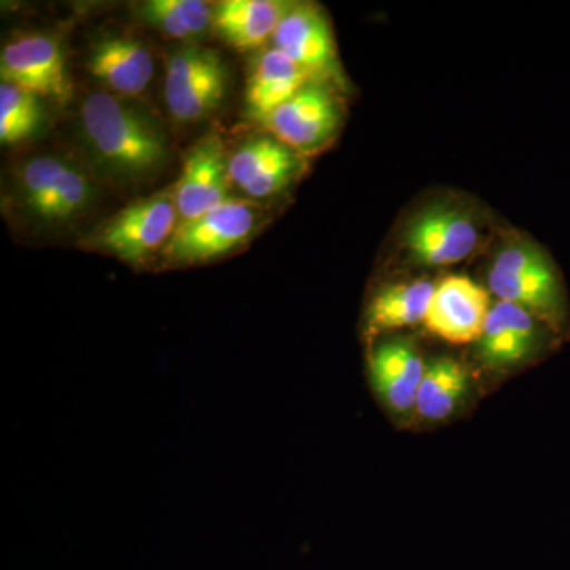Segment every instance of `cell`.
<instances>
[{"instance_id":"1","label":"cell","mask_w":570,"mask_h":570,"mask_svg":"<svg viewBox=\"0 0 570 570\" xmlns=\"http://www.w3.org/2000/svg\"><path fill=\"white\" fill-rule=\"evenodd\" d=\"M81 127L89 151L112 175L145 178L167 163V142L156 124L111 94L92 92L85 100Z\"/></svg>"},{"instance_id":"2","label":"cell","mask_w":570,"mask_h":570,"mask_svg":"<svg viewBox=\"0 0 570 570\" xmlns=\"http://www.w3.org/2000/svg\"><path fill=\"white\" fill-rule=\"evenodd\" d=\"M489 284L501 302L523 307L550 325H561L564 296L560 277L539 247L513 245L502 249L494 258Z\"/></svg>"},{"instance_id":"3","label":"cell","mask_w":570,"mask_h":570,"mask_svg":"<svg viewBox=\"0 0 570 570\" xmlns=\"http://www.w3.org/2000/svg\"><path fill=\"white\" fill-rule=\"evenodd\" d=\"M178 227L174 189L164 190L126 206L100 224L86 239V246L138 264L164 249Z\"/></svg>"},{"instance_id":"4","label":"cell","mask_w":570,"mask_h":570,"mask_svg":"<svg viewBox=\"0 0 570 570\" xmlns=\"http://www.w3.org/2000/svg\"><path fill=\"white\" fill-rule=\"evenodd\" d=\"M18 198L32 219L61 224L88 208L92 184L80 168L61 157H33L18 174Z\"/></svg>"},{"instance_id":"5","label":"cell","mask_w":570,"mask_h":570,"mask_svg":"<svg viewBox=\"0 0 570 570\" xmlns=\"http://www.w3.org/2000/svg\"><path fill=\"white\" fill-rule=\"evenodd\" d=\"M257 225V206L228 198L204 216L178 225L163 249L164 258L178 265L214 261L245 245Z\"/></svg>"},{"instance_id":"6","label":"cell","mask_w":570,"mask_h":570,"mask_svg":"<svg viewBox=\"0 0 570 570\" xmlns=\"http://www.w3.org/2000/svg\"><path fill=\"white\" fill-rule=\"evenodd\" d=\"M227 67L216 51L187 47L176 51L165 73V102L179 122H198L223 104Z\"/></svg>"},{"instance_id":"7","label":"cell","mask_w":570,"mask_h":570,"mask_svg":"<svg viewBox=\"0 0 570 570\" xmlns=\"http://www.w3.org/2000/svg\"><path fill=\"white\" fill-rule=\"evenodd\" d=\"M261 122L276 140L299 156H313L335 140L343 110L335 94L318 82H311Z\"/></svg>"},{"instance_id":"8","label":"cell","mask_w":570,"mask_h":570,"mask_svg":"<svg viewBox=\"0 0 570 570\" xmlns=\"http://www.w3.org/2000/svg\"><path fill=\"white\" fill-rule=\"evenodd\" d=\"M2 81L39 96L66 102L71 97L61 43L48 33H28L6 45L0 56Z\"/></svg>"},{"instance_id":"9","label":"cell","mask_w":570,"mask_h":570,"mask_svg":"<svg viewBox=\"0 0 570 570\" xmlns=\"http://www.w3.org/2000/svg\"><path fill=\"white\" fill-rule=\"evenodd\" d=\"M490 294L464 276H449L434 285L425 321L433 335L452 344L480 341L490 316Z\"/></svg>"},{"instance_id":"10","label":"cell","mask_w":570,"mask_h":570,"mask_svg":"<svg viewBox=\"0 0 570 570\" xmlns=\"http://www.w3.org/2000/svg\"><path fill=\"white\" fill-rule=\"evenodd\" d=\"M228 156L224 141L208 135L187 154L174 187L178 225L189 223L228 200Z\"/></svg>"},{"instance_id":"11","label":"cell","mask_w":570,"mask_h":570,"mask_svg":"<svg viewBox=\"0 0 570 570\" xmlns=\"http://www.w3.org/2000/svg\"><path fill=\"white\" fill-rule=\"evenodd\" d=\"M302 168L299 154L276 138L246 141L228 156V181L253 198H268L284 190Z\"/></svg>"},{"instance_id":"12","label":"cell","mask_w":570,"mask_h":570,"mask_svg":"<svg viewBox=\"0 0 570 570\" xmlns=\"http://www.w3.org/2000/svg\"><path fill=\"white\" fill-rule=\"evenodd\" d=\"M273 47L314 77H336V43L324 11L313 3H294L273 36Z\"/></svg>"},{"instance_id":"13","label":"cell","mask_w":570,"mask_h":570,"mask_svg":"<svg viewBox=\"0 0 570 570\" xmlns=\"http://www.w3.org/2000/svg\"><path fill=\"white\" fill-rule=\"evenodd\" d=\"M479 230L466 214L433 209L422 214L406 235L409 250L422 264L445 266L466 261L479 246Z\"/></svg>"},{"instance_id":"14","label":"cell","mask_w":570,"mask_h":570,"mask_svg":"<svg viewBox=\"0 0 570 570\" xmlns=\"http://www.w3.org/2000/svg\"><path fill=\"white\" fill-rule=\"evenodd\" d=\"M371 376L379 396L397 414H406L417 403L425 363L414 343L406 340L382 344L371 356Z\"/></svg>"},{"instance_id":"15","label":"cell","mask_w":570,"mask_h":570,"mask_svg":"<svg viewBox=\"0 0 570 570\" xmlns=\"http://www.w3.org/2000/svg\"><path fill=\"white\" fill-rule=\"evenodd\" d=\"M314 81V75L272 47L258 55L250 66L246 85L247 111L262 121Z\"/></svg>"},{"instance_id":"16","label":"cell","mask_w":570,"mask_h":570,"mask_svg":"<svg viewBox=\"0 0 570 570\" xmlns=\"http://www.w3.org/2000/svg\"><path fill=\"white\" fill-rule=\"evenodd\" d=\"M294 3L283 0H224L213 10V29L239 50H250L273 40Z\"/></svg>"},{"instance_id":"17","label":"cell","mask_w":570,"mask_h":570,"mask_svg":"<svg viewBox=\"0 0 570 570\" xmlns=\"http://www.w3.org/2000/svg\"><path fill=\"white\" fill-rule=\"evenodd\" d=\"M89 71L111 91L137 96L153 80L154 61L145 43L127 37H107L92 47Z\"/></svg>"},{"instance_id":"18","label":"cell","mask_w":570,"mask_h":570,"mask_svg":"<svg viewBox=\"0 0 570 570\" xmlns=\"http://www.w3.org/2000/svg\"><path fill=\"white\" fill-rule=\"evenodd\" d=\"M535 341L534 316L513 303H494L480 337V354L489 365L521 362Z\"/></svg>"},{"instance_id":"19","label":"cell","mask_w":570,"mask_h":570,"mask_svg":"<svg viewBox=\"0 0 570 570\" xmlns=\"http://www.w3.org/2000/svg\"><path fill=\"white\" fill-rule=\"evenodd\" d=\"M433 294L434 284L426 279L385 288L367 309V330L377 335L420 324L425 321Z\"/></svg>"},{"instance_id":"20","label":"cell","mask_w":570,"mask_h":570,"mask_svg":"<svg viewBox=\"0 0 570 570\" xmlns=\"http://www.w3.org/2000/svg\"><path fill=\"white\" fill-rule=\"evenodd\" d=\"M468 389V374L455 360H436L426 367L420 385L417 409L420 417L444 420L450 417Z\"/></svg>"},{"instance_id":"21","label":"cell","mask_w":570,"mask_h":570,"mask_svg":"<svg viewBox=\"0 0 570 570\" xmlns=\"http://www.w3.org/2000/svg\"><path fill=\"white\" fill-rule=\"evenodd\" d=\"M213 10L202 0H149L140 7V17L171 39L194 40L213 28Z\"/></svg>"},{"instance_id":"22","label":"cell","mask_w":570,"mask_h":570,"mask_svg":"<svg viewBox=\"0 0 570 570\" xmlns=\"http://www.w3.org/2000/svg\"><path fill=\"white\" fill-rule=\"evenodd\" d=\"M43 122L40 97L36 94L2 81L0 85V141L2 145L31 138Z\"/></svg>"}]
</instances>
